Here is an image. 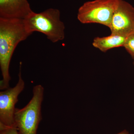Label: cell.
I'll list each match as a JSON object with an SVG mask.
<instances>
[{
    "mask_svg": "<svg viewBox=\"0 0 134 134\" xmlns=\"http://www.w3.org/2000/svg\"><path fill=\"white\" fill-rule=\"evenodd\" d=\"M0 134H19L16 128L7 126L0 122Z\"/></svg>",
    "mask_w": 134,
    "mask_h": 134,
    "instance_id": "30bf717a",
    "label": "cell"
},
{
    "mask_svg": "<svg viewBox=\"0 0 134 134\" xmlns=\"http://www.w3.org/2000/svg\"><path fill=\"white\" fill-rule=\"evenodd\" d=\"M133 64H134V62H133Z\"/></svg>",
    "mask_w": 134,
    "mask_h": 134,
    "instance_id": "7c38bea8",
    "label": "cell"
},
{
    "mask_svg": "<svg viewBox=\"0 0 134 134\" xmlns=\"http://www.w3.org/2000/svg\"><path fill=\"white\" fill-rule=\"evenodd\" d=\"M21 62L18 81L15 86L0 92V122L8 127L16 128L14 119L15 105L18 101V96L25 87L21 72Z\"/></svg>",
    "mask_w": 134,
    "mask_h": 134,
    "instance_id": "5b68a950",
    "label": "cell"
},
{
    "mask_svg": "<svg viewBox=\"0 0 134 134\" xmlns=\"http://www.w3.org/2000/svg\"><path fill=\"white\" fill-rule=\"evenodd\" d=\"M44 88L41 85L34 86L33 97L21 109L15 108L14 119L19 134H37L39 124L42 120L41 105Z\"/></svg>",
    "mask_w": 134,
    "mask_h": 134,
    "instance_id": "3957f363",
    "label": "cell"
},
{
    "mask_svg": "<svg viewBox=\"0 0 134 134\" xmlns=\"http://www.w3.org/2000/svg\"><path fill=\"white\" fill-rule=\"evenodd\" d=\"M117 134H132L131 133H130L129 132H128L126 130H123V131H122V132H120V133H119Z\"/></svg>",
    "mask_w": 134,
    "mask_h": 134,
    "instance_id": "8fae6325",
    "label": "cell"
},
{
    "mask_svg": "<svg viewBox=\"0 0 134 134\" xmlns=\"http://www.w3.org/2000/svg\"><path fill=\"white\" fill-rule=\"evenodd\" d=\"M32 12L27 0H0V18L24 19Z\"/></svg>",
    "mask_w": 134,
    "mask_h": 134,
    "instance_id": "52a82bcc",
    "label": "cell"
},
{
    "mask_svg": "<svg viewBox=\"0 0 134 134\" xmlns=\"http://www.w3.org/2000/svg\"><path fill=\"white\" fill-rule=\"evenodd\" d=\"M118 0H94L79 8L77 18L82 24L96 23L110 28Z\"/></svg>",
    "mask_w": 134,
    "mask_h": 134,
    "instance_id": "277c9868",
    "label": "cell"
},
{
    "mask_svg": "<svg viewBox=\"0 0 134 134\" xmlns=\"http://www.w3.org/2000/svg\"><path fill=\"white\" fill-rule=\"evenodd\" d=\"M111 34L127 37L134 32V7L124 0H118L110 27Z\"/></svg>",
    "mask_w": 134,
    "mask_h": 134,
    "instance_id": "8992f818",
    "label": "cell"
},
{
    "mask_svg": "<svg viewBox=\"0 0 134 134\" xmlns=\"http://www.w3.org/2000/svg\"><path fill=\"white\" fill-rule=\"evenodd\" d=\"M60 16L59 9L51 8L40 13L33 11L23 21L30 33L41 32L51 42L55 43L65 38V24L61 21Z\"/></svg>",
    "mask_w": 134,
    "mask_h": 134,
    "instance_id": "7a4b0ae2",
    "label": "cell"
},
{
    "mask_svg": "<svg viewBox=\"0 0 134 134\" xmlns=\"http://www.w3.org/2000/svg\"><path fill=\"white\" fill-rule=\"evenodd\" d=\"M31 34L26 30L23 19L0 18V66L3 77L1 90L9 88V66L15 49Z\"/></svg>",
    "mask_w": 134,
    "mask_h": 134,
    "instance_id": "6da1fadb",
    "label": "cell"
},
{
    "mask_svg": "<svg viewBox=\"0 0 134 134\" xmlns=\"http://www.w3.org/2000/svg\"><path fill=\"white\" fill-rule=\"evenodd\" d=\"M123 47L134 59V32L127 36Z\"/></svg>",
    "mask_w": 134,
    "mask_h": 134,
    "instance_id": "9c48e42d",
    "label": "cell"
},
{
    "mask_svg": "<svg viewBox=\"0 0 134 134\" xmlns=\"http://www.w3.org/2000/svg\"><path fill=\"white\" fill-rule=\"evenodd\" d=\"M126 37L111 34L107 37H97L93 39L92 45L101 52H105L112 48L124 46Z\"/></svg>",
    "mask_w": 134,
    "mask_h": 134,
    "instance_id": "ba28073f",
    "label": "cell"
}]
</instances>
